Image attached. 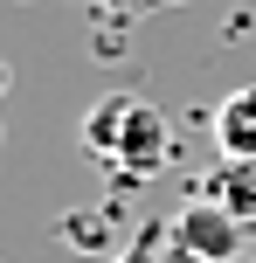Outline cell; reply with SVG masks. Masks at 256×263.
Returning <instances> with one entry per match:
<instances>
[{
  "label": "cell",
  "mask_w": 256,
  "mask_h": 263,
  "mask_svg": "<svg viewBox=\"0 0 256 263\" xmlns=\"http://www.w3.org/2000/svg\"><path fill=\"white\" fill-rule=\"evenodd\" d=\"M83 153L104 159L111 180L139 187V180H152V173L173 159V125H166L160 104H146V97H132V90H111V97H97V104L83 111Z\"/></svg>",
  "instance_id": "cell-1"
},
{
  "label": "cell",
  "mask_w": 256,
  "mask_h": 263,
  "mask_svg": "<svg viewBox=\"0 0 256 263\" xmlns=\"http://www.w3.org/2000/svg\"><path fill=\"white\" fill-rule=\"evenodd\" d=\"M166 263H235L243 256V215H229L222 201H180L173 215H166Z\"/></svg>",
  "instance_id": "cell-2"
},
{
  "label": "cell",
  "mask_w": 256,
  "mask_h": 263,
  "mask_svg": "<svg viewBox=\"0 0 256 263\" xmlns=\"http://www.w3.org/2000/svg\"><path fill=\"white\" fill-rule=\"evenodd\" d=\"M215 145L222 159H256V83H243L215 104Z\"/></svg>",
  "instance_id": "cell-3"
},
{
  "label": "cell",
  "mask_w": 256,
  "mask_h": 263,
  "mask_svg": "<svg viewBox=\"0 0 256 263\" xmlns=\"http://www.w3.org/2000/svg\"><path fill=\"white\" fill-rule=\"evenodd\" d=\"M208 201H222L229 215L256 222V159H222L215 180H208Z\"/></svg>",
  "instance_id": "cell-4"
},
{
  "label": "cell",
  "mask_w": 256,
  "mask_h": 263,
  "mask_svg": "<svg viewBox=\"0 0 256 263\" xmlns=\"http://www.w3.org/2000/svg\"><path fill=\"white\" fill-rule=\"evenodd\" d=\"M63 236L76 242V250H104V256L125 250V242H111V229H104V215H97V208H76V215L63 222Z\"/></svg>",
  "instance_id": "cell-5"
},
{
  "label": "cell",
  "mask_w": 256,
  "mask_h": 263,
  "mask_svg": "<svg viewBox=\"0 0 256 263\" xmlns=\"http://www.w3.org/2000/svg\"><path fill=\"white\" fill-rule=\"evenodd\" d=\"M111 263H166V229H139Z\"/></svg>",
  "instance_id": "cell-6"
},
{
  "label": "cell",
  "mask_w": 256,
  "mask_h": 263,
  "mask_svg": "<svg viewBox=\"0 0 256 263\" xmlns=\"http://www.w3.org/2000/svg\"><path fill=\"white\" fill-rule=\"evenodd\" d=\"M111 14H139V7H160V0H104Z\"/></svg>",
  "instance_id": "cell-7"
},
{
  "label": "cell",
  "mask_w": 256,
  "mask_h": 263,
  "mask_svg": "<svg viewBox=\"0 0 256 263\" xmlns=\"http://www.w3.org/2000/svg\"><path fill=\"white\" fill-rule=\"evenodd\" d=\"M0 90H7V63H0Z\"/></svg>",
  "instance_id": "cell-8"
},
{
  "label": "cell",
  "mask_w": 256,
  "mask_h": 263,
  "mask_svg": "<svg viewBox=\"0 0 256 263\" xmlns=\"http://www.w3.org/2000/svg\"><path fill=\"white\" fill-rule=\"evenodd\" d=\"M249 263H256V250H249Z\"/></svg>",
  "instance_id": "cell-9"
}]
</instances>
